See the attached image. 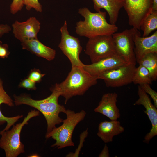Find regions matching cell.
Here are the masks:
<instances>
[{"label":"cell","mask_w":157,"mask_h":157,"mask_svg":"<svg viewBox=\"0 0 157 157\" xmlns=\"http://www.w3.org/2000/svg\"><path fill=\"white\" fill-rule=\"evenodd\" d=\"M157 29V10L152 9L142 23L140 29L143 31V37H147Z\"/></svg>","instance_id":"cell-21"},{"label":"cell","mask_w":157,"mask_h":157,"mask_svg":"<svg viewBox=\"0 0 157 157\" xmlns=\"http://www.w3.org/2000/svg\"><path fill=\"white\" fill-rule=\"evenodd\" d=\"M137 30L132 28L112 35L117 53L128 63L136 64L133 36Z\"/></svg>","instance_id":"cell-9"},{"label":"cell","mask_w":157,"mask_h":157,"mask_svg":"<svg viewBox=\"0 0 157 157\" xmlns=\"http://www.w3.org/2000/svg\"><path fill=\"white\" fill-rule=\"evenodd\" d=\"M128 63L118 54L103 58L89 65L84 64L83 68L90 74L98 76L101 74L114 68Z\"/></svg>","instance_id":"cell-14"},{"label":"cell","mask_w":157,"mask_h":157,"mask_svg":"<svg viewBox=\"0 0 157 157\" xmlns=\"http://www.w3.org/2000/svg\"><path fill=\"white\" fill-rule=\"evenodd\" d=\"M129 24L138 30L144 19L152 9L153 0H123Z\"/></svg>","instance_id":"cell-10"},{"label":"cell","mask_w":157,"mask_h":157,"mask_svg":"<svg viewBox=\"0 0 157 157\" xmlns=\"http://www.w3.org/2000/svg\"><path fill=\"white\" fill-rule=\"evenodd\" d=\"M152 9L155 10H157V0H153Z\"/></svg>","instance_id":"cell-31"},{"label":"cell","mask_w":157,"mask_h":157,"mask_svg":"<svg viewBox=\"0 0 157 157\" xmlns=\"http://www.w3.org/2000/svg\"><path fill=\"white\" fill-rule=\"evenodd\" d=\"M94 10L98 12L101 9L105 10L109 17L110 24H115L118 17L119 12L123 7V0H92Z\"/></svg>","instance_id":"cell-18"},{"label":"cell","mask_w":157,"mask_h":157,"mask_svg":"<svg viewBox=\"0 0 157 157\" xmlns=\"http://www.w3.org/2000/svg\"><path fill=\"white\" fill-rule=\"evenodd\" d=\"M40 112L35 110L29 112L21 123L13 126L11 129L0 131V147L3 149L6 157H16L24 152V146L20 141L22 129L31 118L39 115Z\"/></svg>","instance_id":"cell-5"},{"label":"cell","mask_w":157,"mask_h":157,"mask_svg":"<svg viewBox=\"0 0 157 157\" xmlns=\"http://www.w3.org/2000/svg\"><path fill=\"white\" fill-rule=\"evenodd\" d=\"M40 23L35 17H31L26 21L19 22L16 20L12 24L14 37L20 42L25 40L38 38L40 28Z\"/></svg>","instance_id":"cell-13"},{"label":"cell","mask_w":157,"mask_h":157,"mask_svg":"<svg viewBox=\"0 0 157 157\" xmlns=\"http://www.w3.org/2000/svg\"><path fill=\"white\" fill-rule=\"evenodd\" d=\"M10 53L8 45L6 44H3L0 40V58H7Z\"/></svg>","instance_id":"cell-28"},{"label":"cell","mask_w":157,"mask_h":157,"mask_svg":"<svg viewBox=\"0 0 157 157\" xmlns=\"http://www.w3.org/2000/svg\"><path fill=\"white\" fill-rule=\"evenodd\" d=\"M60 42L58 47L70 60L72 67H83L84 64L80 60L79 55L82 48L79 39L70 35L65 20L60 28Z\"/></svg>","instance_id":"cell-8"},{"label":"cell","mask_w":157,"mask_h":157,"mask_svg":"<svg viewBox=\"0 0 157 157\" xmlns=\"http://www.w3.org/2000/svg\"><path fill=\"white\" fill-rule=\"evenodd\" d=\"M109 154L108 146L105 144L101 152L99 155V157H109Z\"/></svg>","instance_id":"cell-30"},{"label":"cell","mask_w":157,"mask_h":157,"mask_svg":"<svg viewBox=\"0 0 157 157\" xmlns=\"http://www.w3.org/2000/svg\"><path fill=\"white\" fill-rule=\"evenodd\" d=\"M22 49L26 50L37 56L48 61L53 60L55 57V50L40 42L38 38H32L20 41Z\"/></svg>","instance_id":"cell-16"},{"label":"cell","mask_w":157,"mask_h":157,"mask_svg":"<svg viewBox=\"0 0 157 157\" xmlns=\"http://www.w3.org/2000/svg\"><path fill=\"white\" fill-rule=\"evenodd\" d=\"M65 113L66 118L63 119L62 124L58 127H55L45 135L46 139L51 137L56 141L51 147H57L58 149L74 146L72 139L73 131L77 125L84 119L86 115V112L83 110L75 113L67 109Z\"/></svg>","instance_id":"cell-4"},{"label":"cell","mask_w":157,"mask_h":157,"mask_svg":"<svg viewBox=\"0 0 157 157\" xmlns=\"http://www.w3.org/2000/svg\"><path fill=\"white\" fill-rule=\"evenodd\" d=\"M134 51L136 62L138 63L147 55L157 53V31L149 36L141 37L137 30L133 36Z\"/></svg>","instance_id":"cell-12"},{"label":"cell","mask_w":157,"mask_h":157,"mask_svg":"<svg viewBox=\"0 0 157 157\" xmlns=\"http://www.w3.org/2000/svg\"><path fill=\"white\" fill-rule=\"evenodd\" d=\"M85 53L92 63L109 56L117 54L112 35H101L89 38Z\"/></svg>","instance_id":"cell-6"},{"label":"cell","mask_w":157,"mask_h":157,"mask_svg":"<svg viewBox=\"0 0 157 157\" xmlns=\"http://www.w3.org/2000/svg\"><path fill=\"white\" fill-rule=\"evenodd\" d=\"M124 129L119 121H104L99 124L97 135L105 143L112 142L114 136L123 132Z\"/></svg>","instance_id":"cell-17"},{"label":"cell","mask_w":157,"mask_h":157,"mask_svg":"<svg viewBox=\"0 0 157 157\" xmlns=\"http://www.w3.org/2000/svg\"><path fill=\"white\" fill-rule=\"evenodd\" d=\"M19 86L20 88H24L28 90H35L36 89L35 83L28 78L23 80L20 83Z\"/></svg>","instance_id":"cell-26"},{"label":"cell","mask_w":157,"mask_h":157,"mask_svg":"<svg viewBox=\"0 0 157 157\" xmlns=\"http://www.w3.org/2000/svg\"><path fill=\"white\" fill-rule=\"evenodd\" d=\"M51 94L42 100H35L29 96L14 95V102L16 106L27 105L35 108L40 112L45 118L47 124L46 133L50 132L56 125L63 122V119L59 116L61 113H65L67 110L65 107L58 103L61 96L56 85L51 90Z\"/></svg>","instance_id":"cell-1"},{"label":"cell","mask_w":157,"mask_h":157,"mask_svg":"<svg viewBox=\"0 0 157 157\" xmlns=\"http://www.w3.org/2000/svg\"><path fill=\"white\" fill-rule=\"evenodd\" d=\"M136 68V65L127 63L105 72L97 77L104 80L107 87H121L133 82Z\"/></svg>","instance_id":"cell-7"},{"label":"cell","mask_w":157,"mask_h":157,"mask_svg":"<svg viewBox=\"0 0 157 157\" xmlns=\"http://www.w3.org/2000/svg\"><path fill=\"white\" fill-rule=\"evenodd\" d=\"M24 5L22 0H13L10 7V13L16 14L22 10Z\"/></svg>","instance_id":"cell-25"},{"label":"cell","mask_w":157,"mask_h":157,"mask_svg":"<svg viewBox=\"0 0 157 157\" xmlns=\"http://www.w3.org/2000/svg\"><path fill=\"white\" fill-rule=\"evenodd\" d=\"M149 71L152 81L157 79V53H151L144 56L138 63Z\"/></svg>","instance_id":"cell-20"},{"label":"cell","mask_w":157,"mask_h":157,"mask_svg":"<svg viewBox=\"0 0 157 157\" xmlns=\"http://www.w3.org/2000/svg\"><path fill=\"white\" fill-rule=\"evenodd\" d=\"M139 85L147 94L150 95L154 101V105L157 108V92L151 88L150 84H144Z\"/></svg>","instance_id":"cell-24"},{"label":"cell","mask_w":157,"mask_h":157,"mask_svg":"<svg viewBox=\"0 0 157 157\" xmlns=\"http://www.w3.org/2000/svg\"><path fill=\"white\" fill-rule=\"evenodd\" d=\"M152 81L147 69L143 66L139 65L136 68L133 82L135 84L141 85L144 84H151Z\"/></svg>","instance_id":"cell-22"},{"label":"cell","mask_w":157,"mask_h":157,"mask_svg":"<svg viewBox=\"0 0 157 157\" xmlns=\"http://www.w3.org/2000/svg\"><path fill=\"white\" fill-rule=\"evenodd\" d=\"M22 1L27 10L30 11L32 8H33L37 12H42V6L39 0H22Z\"/></svg>","instance_id":"cell-23"},{"label":"cell","mask_w":157,"mask_h":157,"mask_svg":"<svg viewBox=\"0 0 157 157\" xmlns=\"http://www.w3.org/2000/svg\"><path fill=\"white\" fill-rule=\"evenodd\" d=\"M118 95L116 93H108L104 94L98 106L94 110L108 118L116 120L120 116V111L117 106Z\"/></svg>","instance_id":"cell-15"},{"label":"cell","mask_w":157,"mask_h":157,"mask_svg":"<svg viewBox=\"0 0 157 157\" xmlns=\"http://www.w3.org/2000/svg\"><path fill=\"white\" fill-rule=\"evenodd\" d=\"M138 99L134 105H142L145 108L144 113L150 121L152 127L150 132L144 137L143 142L148 143L154 137L157 135V109L152 103L147 94L139 85L138 86Z\"/></svg>","instance_id":"cell-11"},{"label":"cell","mask_w":157,"mask_h":157,"mask_svg":"<svg viewBox=\"0 0 157 157\" xmlns=\"http://www.w3.org/2000/svg\"><path fill=\"white\" fill-rule=\"evenodd\" d=\"M97 76L92 75L83 67H72L66 78L60 84H56L61 96L65 99L66 104L72 97L83 95L91 86L96 85Z\"/></svg>","instance_id":"cell-3"},{"label":"cell","mask_w":157,"mask_h":157,"mask_svg":"<svg viewBox=\"0 0 157 157\" xmlns=\"http://www.w3.org/2000/svg\"><path fill=\"white\" fill-rule=\"evenodd\" d=\"M45 75V74H42L39 70L35 69L31 71L28 78L35 83L39 82Z\"/></svg>","instance_id":"cell-27"},{"label":"cell","mask_w":157,"mask_h":157,"mask_svg":"<svg viewBox=\"0 0 157 157\" xmlns=\"http://www.w3.org/2000/svg\"><path fill=\"white\" fill-rule=\"evenodd\" d=\"M78 13L84 18L76 24V32L80 36L90 38L99 35H112L118 31L115 24L107 22L106 12L93 13L87 8L83 7L78 9Z\"/></svg>","instance_id":"cell-2"},{"label":"cell","mask_w":157,"mask_h":157,"mask_svg":"<svg viewBox=\"0 0 157 157\" xmlns=\"http://www.w3.org/2000/svg\"><path fill=\"white\" fill-rule=\"evenodd\" d=\"M11 30V28L8 25L0 24V38L4 34L9 33Z\"/></svg>","instance_id":"cell-29"},{"label":"cell","mask_w":157,"mask_h":157,"mask_svg":"<svg viewBox=\"0 0 157 157\" xmlns=\"http://www.w3.org/2000/svg\"><path fill=\"white\" fill-rule=\"evenodd\" d=\"M3 84L2 81L0 78V106L3 103L10 107L13 106V101L5 92ZM22 117V115L11 117H6L2 114L0 109V125L4 124L6 122L7 123L6 126L2 131L8 130L12 126Z\"/></svg>","instance_id":"cell-19"}]
</instances>
